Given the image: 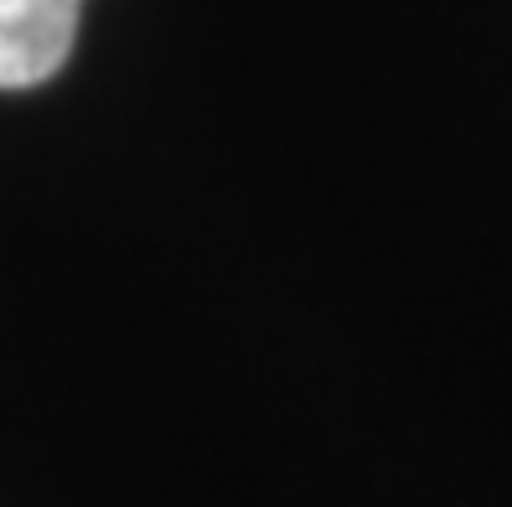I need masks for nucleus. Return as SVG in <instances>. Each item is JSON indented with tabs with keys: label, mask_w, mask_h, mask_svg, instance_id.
Masks as SVG:
<instances>
[{
	"label": "nucleus",
	"mask_w": 512,
	"mask_h": 507,
	"mask_svg": "<svg viewBox=\"0 0 512 507\" xmlns=\"http://www.w3.org/2000/svg\"><path fill=\"white\" fill-rule=\"evenodd\" d=\"M83 0H0V88H37L63 73Z\"/></svg>",
	"instance_id": "1"
}]
</instances>
